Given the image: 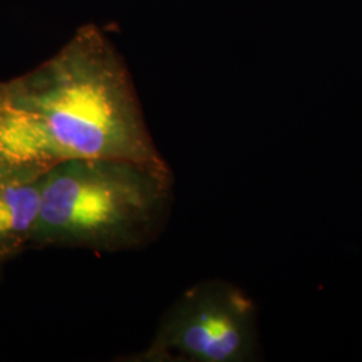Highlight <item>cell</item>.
Returning <instances> with one entry per match:
<instances>
[{
    "label": "cell",
    "instance_id": "1",
    "mask_svg": "<svg viewBox=\"0 0 362 362\" xmlns=\"http://www.w3.org/2000/svg\"><path fill=\"white\" fill-rule=\"evenodd\" d=\"M31 116L50 165L70 158H125L169 168L145 122L129 70L94 25L26 77L6 83Z\"/></svg>",
    "mask_w": 362,
    "mask_h": 362
},
{
    "label": "cell",
    "instance_id": "2",
    "mask_svg": "<svg viewBox=\"0 0 362 362\" xmlns=\"http://www.w3.org/2000/svg\"><path fill=\"white\" fill-rule=\"evenodd\" d=\"M172 173L125 158H70L46 172L34 247L128 251L155 239L172 199Z\"/></svg>",
    "mask_w": 362,
    "mask_h": 362
},
{
    "label": "cell",
    "instance_id": "3",
    "mask_svg": "<svg viewBox=\"0 0 362 362\" xmlns=\"http://www.w3.org/2000/svg\"><path fill=\"white\" fill-rule=\"evenodd\" d=\"M258 356L257 308L220 279L185 290L163 315L145 349L122 361L250 362Z\"/></svg>",
    "mask_w": 362,
    "mask_h": 362
},
{
    "label": "cell",
    "instance_id": "4",
    "mask_svg": "<svg viewBox=\"0 0 362 362\" xmlns=\"http://www.w3.org/2000/svg\"><path fill=\"white\" fill-rule=\"evenodd\" d=\"M49 168L43 165L0 167V264L31 245Z\"/></svg>",
    "mask_w": 362,
    "mask_h": 362
},
{
    "label": "cell",
    "instance_id": "5",
    "mask_svg": "<svg viewBox=\"0 0 362 362\" xmlns=\"http://www.w3.org/2000/svg\"><path fill=\"white\" fill-rule=\"evenodd\" d=\"M7 165L52 167L33 118L15 104L4 83L0 85V167Z\"/></svg>",
    "mask_w": 362,
    "mask_h": 362
}]
</instances>
